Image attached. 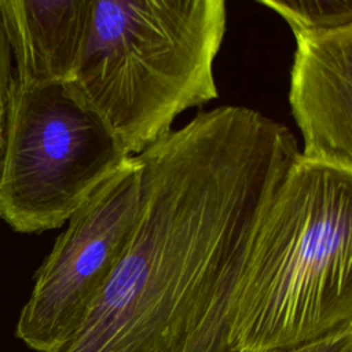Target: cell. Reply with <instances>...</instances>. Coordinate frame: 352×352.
<instances>
[{"instance_id":"277c9868","label":"cell","mask_w":352,"mask_h":352,"mask_svg":"<svg viewBox=\"0 0 352 352\" xmlns=\"http://www.w3.org/2000/svg\"><path fill=\"white\" fill-rule=\"evenodd\" d=\"M73 85L11 81L0 161V217L16 232L62 227L128 158Z\"/></svg>"},{"instance_id":"7a4b0ae2","label":"cell","mask_w":352,"mask_h":352,"mask_svg":"<svg viewBox=\"0 0 352 352\" xmlns=\"http://www.w3.org/2000/svg\"><path fill=\"white\" fill-rule=\"evenodd\" d=\"M352 330V172L300 157L249 248L230 342L274 352Z\"/></svg>"},{"instance_id":"ba28073f","label":"cell","mask_w":352,"mask_h":352,"mask_svg":"<svg viewBox=\"0 0 352 352\" xmlns=\"http://www.w3.org/2000/svg\"><path fill=\"white\" fill-rule=\"evenodd\" d=\"M289 25L294 36L352 26V0H260Z\"/></svg>"},{"instance_id":"9c48e42d","label":"cell","mask_w":352,"mask_h":352,"mask_svg":"<svg viewBox=\"0 0 352 352\" xmlns=\"http://www.w3.org/2000/svg\"><path fill=\"white\" fill-rule=\"evenodd\" d=\"M11 48L1 23L0 18V154L3 153V140H4V124L7 103L10 95L11 81L14 78V72L11 69Z\"/></svg>"},{"instance_id":"3957f363","label":"cell","mask_w":352,"mask_h":352,"mask_svg":"<svg viewBox=\"0 0 352 352\" xmlns=\"http://www.w3.org/2000/svg\"><path fill=\"white\" fill-rule=\"evenodd\" d=\"M223 0H94L69 81L126 155L172 131L179 114L217 98Z\"/></svg>"},{"instance_id":"8fae6325","label":"cell","mask_w":352,"mask_h":352,"mask_svg":"<svg viewBox=\"0 0 352 352\" xmlns=\"http://www.w3.org/2000/svg\"><path fill=\"white\" fill-rule=\"evenodd\" d=\"M349 352H352V348H351V349H349Z\"/></svg>"},{"instance_id":"6da1fadb","label":"cell","mask_w":352,"mask_h":352,"mask_svg":"<svg viewBox=\"0 0 352 352\" xmlns=\"http://www.w3.org/2000/svg\"><path fill=\"white\" fill-rule=\"evenodd\" d=\"M136 157L133 234L78 330L54 352H234L242 270L289 162L253 131L206 113Z\"/></svg>"},{"instance_id":"5b68a950","label":"cell","mask_w":352,"mask_h":352,"mask_svg":"<svg viewBox=\"0 0 352 352\" xmlns=\"http://www.w3.org/2000/svg\"><path fill=\"white\" fill-rule=\"evenodd\" d=\"M142 166L128 157L67 220L36 271L15 336L36 352H54L81 326L139 219Z\"/></svg>"},{"instance_id":"52a82bcc","label":"cell","mask_w":352,"mask_h":352,"mask_svg":"<svg viewBox=\"0 0 352 352\" xmlns=\"http://www.w3.org/2000/svg\"><path fill=\"white\" fill-rule=\"evenodd\" d=\"M94 0H0V18L22 85L67 82L78 65Z\"/></svg>"},{"instance_id":"8992f818","label":"cell","mask_w":352,"mask_h":352,"mask_svg":"<svg viewBox=\"0 0 352 352\" xmlns=\"http://www.w3.org/2000/svg\"><path fill=\"white\" fill-rule=\"evenodd\" d=\"M294 37L289 103L301 157L352 172V26Z\"/></svg>"},{"instance_id":"30bf717a","label":"cell","mask_w":352,"mask_h":352,"mask_svg":"<svg viewBox=\"0 0 352 352\" xmlns=\"http://www.w3.org/2000/svg\"><path fill=\"white\" fill-rule=\"evenodd\" d=\"M352 348V330L334 334L318 341L274 352H349Z\"/></svg>"}]
</instances>
